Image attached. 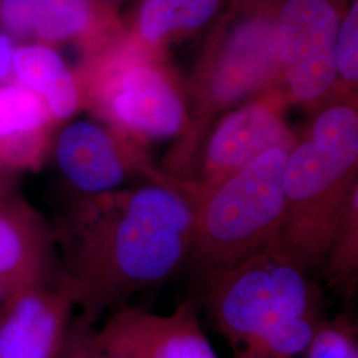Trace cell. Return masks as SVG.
Segmentation results:
<instances>
[{
	"label": "cell",
	"instance_id": "obj_1",
	"mask_svg": "<svg viewBox=\"0 0 358 358\" xmlns=\"http://www.w3.org/2000/svg\"><path fill=\"white\" fill-rule=\"evenodd\" d=\"M195 210L177 178L76 196L53 236L81 315L94 322L178 275L192 254Z\"/></svg>",
	"mask_w": 358,
	"mask_h": 358
},
{
	"label": "cell",
	"instance_id": "obj_2",
	"mask_svg": "<svg viewBox=\"0 0 358 358\" xmlns=\"http://www.w3.org/2000/svg\"><path fill=\"white\" fill-rule=\"evenodd\" d=\"M358 115L336 103L294 142L284 173L282 222L272 247L306 272L322 269L334 230L358 189Z\"/></svg>",
	"mask_w": 358,
	"mask_h": 358
},
{
	"label": "cell",
	"instance_id": "obj_3",
	"mask_svg": "<svg viewBox=\"0 0 358 358\" xmlns=\"http://www.w3.org/2000/svg\"><path fill=\"white\" fill-rule=\"evenodd\" d=\"M288 149H271L195 201L187 263L196 278L231 268L273 243L284 208Z\"/></svg>",
	"mask_w": 358,
	"mask_h": 358
},
{
	"label": "cell",
	"instance_id": "obj_4",
	"mask_svg": "<svg viewBox=\"0 0 358 358\" xmlns=\"http://www.w3.org/2000/svg\"><path fill=\"white\" fill-rule=\"evenodd\" d=\"M199 280L208 313L234 349L275 324L320 312L319 287L272 245Z\"/></svg>",
	"mask_w": 358,
	"mask_h": 358
},
{
	"label": "cell",
	"instance_id": "obj_5",
	"mask_svg": "<svg viewBox=\"0 0 358 358\" xmlns=\"http://www.w3.org/2000/svg\"><path fill=\"white\" fill-rule=\"evenodd\" d=\"M94 106L133 143L176 137L187 125L180 94L152 65H129L108 77L96 93Z\"/></svg>",
	"mask_w": 358,
	"mask_h": 358
},
{
	"label": "cell",
	"instance_id": "obj_6",
	"mask_svg": "<svg viewBox=\"0 0 358 358\" xmlns=\"http://www.w3.org/2000/svg\"><path fill=\"white\" fill-rule=\"evenodd\" d=\"M278 38L287 84L296 100L312 103L332 87L336 77L338 17L328 0H285Z\"/></svg>",
	"mask_w": 358,
	"mask_h": 358
},
{
	"label": "cell",
	"instance_id": "obj_7",
	"mask_svg": "<svg viewBox=\"0 0 358 358\" xmlns=\"http://www.w3.org/2000/svg\"><path fill=\"white\" fill-rule=\"evenodd\" d=\"M115 129L80 120L66 125L55 143V159L76 196H90L124 189L134 173L149 182L174 177L150 166Z\"/></svg>",
	"mask_w": 358,
	"mask_h": 358
},
{
	"label": "cell",
	"instance_id": "obj_8",
	"mask_svg": "<svg viewBox=\"0 0 358 358\" xmlns=\"http://www.w3.org/2000/svg\"><path fill=\"white\" fill-rule=\"evenodd\" d=\"M294 133L282 117L279 100L247 103L226 115L206 146L201 173L186 185L196 201L239 173L271 149L294 148Z\"/></svg>",
	"mask_w": 358,
	"mask_h": 358
},
{
	"label": "cell",
	"instance_id": "obj_9",
	"mask_svg": "<svg viewBox=\"0 0 358 358\" xmlns=\"http://www.w3.org/2000/svg\"><path fill=\"white\" fill-rule=\"evenodd\" d=\"M94 343L118 358H217L192 300L170 315L118 308L96 329Z\"/></svg>",
	"mask_w": 358,
	"mask_h": 358
},
{
	"label": "cell",
	"instance_id": "obj_10",
	"mask_svg": "<svg viewBox=\"0 0 358 358\" xmlns=\"http://www.w3.org/2000/svg\"><path fill=\"white\" fill-rule=\"evenodd\" d=\"M73 307L63 275L15 291L0 308V358H60Z\"/></svg>",
	"mask_w": 358,
	"mask_h": 358
},
{
	"label": "cell",
	"instance_id": "obj_11",
	"mask_svg": "<svg viewBox=\"0 0 358 358\" xmlns=\"http://www.w3.org/2000/svg\"><path fill=\"white\" fill-rule=\"evenodd\" d=\"M279 66L278 28L267 19H251L229 40L207 88V106L223 108L266 88Z\"/></svg>",
	"mask_w": 358,
	"mask_h": 358
},
{
	"label": "cell",
	"instance_id": "obj_12",
	"mask_svg": "<svg viewBox=\"0 0 358 358\" xmlns=\"http://www.w3.org/2000/svg\"><path fill=\"white\" fill-rule=\"evenodd\" d=\"M55 236L31 206L10 196L0 202V282L10 291L62 276L53 268Z\"/></svg>",
	"mask_w": 358,
	"mask_h": 358
},
{
	"label": "cell",
	"instance_id": "obj_13",
	"mask_svg": "<svg viewBox=\"0 0 358 358\" xmlns=\"http://www.w3.org/2000/svg\"><path fill=\"white\" fill-rule=\"evenodd\" d=\"M53 122L35 92L20 84H0V167L10 173L38 169Z\"/></svg>",
	"mask_w": 358,
	"mask_h": 358
},
{
	"label": "cell",
	"instance_id": "obj_14",
	"mask_svg": "<svg viewBox=\"0 0 358 358\" xmlns=\"http://www.w3.org/2000/svg\"><path fill=\"white\" fill-rule=\"evenodd\" d=\"M90 20L81 0H0V27L16 38L66 40L85 32Z\"/></svg>",
	"mask_w": 358,
	"mask_h": 358
},
{
	"label": "cell",
	"instance_id": "obj_15",
	"mask_svg": "<svg viewBox=\"0 0 358 358\" xmlns=\"http://www.w3.org/2000/svg\"><path fill=\"white\" fill-rule=\"evenodd\" d=\"M13 73L20 85L44 101L52 120L64 121L81 105L76 80L62 56L45 45H24L15 50Z\"/></svg>",
	"mask_w": 358,
	"mask_h": 358
},
{
	"label": "cell",
	"instance_id": "obj_16",
	"mask_svg": "<svg viewBox=\"0 0 358 358\" xmlns=\"http://www.w3.org/2000/svg\"><path fill=\"white\" fill-rule=\"evenodd\" d=\"M322 320L312 312L272 325L236 346L235 358H294L307 352Z\"/></svg>",
	"mask_w": 358,
	"mask_h": 358
},
{
	"label": "cell",
	"instance_id": "obj_17",
	"mask_svg": "<svg viewBox=\"0 0 358 358\" xmlns=\"http://www.w3.org/2000/svg\"><path fill=\"white\" fill-rule=\"evenodd\" d=\"M322 271L341 294L350 296L358 278V189L352 194L334 230Z\"/></svg>",
	"mask_w": 358,
	"mask_h": 358
},
{
	"label": "cell",
	"instance_id": "obj_18",
	"mask_svg": "<svg viewBox=\"0 0 358 358\" xmlns=\"http://www.w3.org/2000/svg\"><path fill=\"white\" fill-rule=\"evenodd\" d=\"M306 353L307 358H358L356 325L346 315L321 320Z\"/></svg>",
	"mask_w": 358,
	"mask_h": 358
},
{
	"label": "cell",
	"instance_id": "obj_19",
	"mask_svg": "<svg viewBox=\"0 0 358 358\" xmlns=\"http://www.w3.org/2000/svg\"><path fill=\"white\" fill-rule=\"evenodd\" d=\"M337 73L348 83H356L358 77V4L353 3L345 20L338 26L336 40Z\"/></svg>",
	"mask_w": 358,
	"mask_h": 358
},
{
	"label": "cell",
	"instance_id": "obj_20",
	"mask_svg": "<svg viewBox=\"0 0 358 358\" xmlns=\"http://www.w3.org/2000/svg\"><path fill=\"white\" fill-rule=\"evenodd\" d=\"M185 0H146L140 13V32L148 41H157L174 31V22Z\"/></svg>",
	"mask_w": 358,
	"mask_h": 358
},
{
	"label": "cell",
	"instance_id": "obj_21",
	"mask_svg": "<svg viewBox=\"0 0 358 358\" xmlns=\"http://www.w3.org/2000/svg\"><path fill=\"white\" fill-rule=\"evenodd\" d=\"M93 321L80 315L72 321L60 358H94Z\"/></svg>",
	"mask_w": 358,
	"mask_h": 358
},
{
	"label": "cell",
	"instance_id": "obj_22",
	"mask_svg": "<svg viewBox=\"0 0 358 358\" xmlns=\"http://www.w3.org/2000/svg\"><path fill=\"white\" fill-rule=\"evenodd\" d=\"M219 0H185L174 22V31H187L205 24L215 13Z\"/></svg>",
	"mask_w": 358,
	"mask_h": 358
},
{
	"label": "cell",
	"instance_id": "obj_23",
	"mask_svg": "<svg viewBox=\"0 0 358 358\" xmlns=\"http://www.w3.org/2000/svg\"><path fill=\"white\" fill-rule=\"evenodd\" d=\"M15 48L13 40L0 32V81L6 80L13 71V59Z\"/></svg>",
	"mask_w": 358,
	"mask_h": 358
},
{
	"label": "cell",
	"instance_id": "obj_24",
	"mask_svg": "<svg viewBox=\"0 0 358 358\" xmlns=\"http://www.w3.org/2000/svg\"><path fill=\"white\" fill-rule=\"evenodd\" d=\"M13 185L11 173L0 167V202L13 196Z\"/></svg>",
	"mask_w": 358,
	"mask_h": 358
},
{
	"label": "cell",
	"instance_id": "obj_25",
	"mask_svg": "<svg viewBox=\"0 0 358 358\" xmlns=\"http://www.w3.org/2000/svg\"><path fill=\"white\" fill-rule=\"evenodd\" d=\"M93 346H94V358H118L113 353H110L108 350H103L100 346H97L94 341H93Z\"/></svg>",
	"mask_w": 358,
	"mask_h": 358
},
{
	"label": "cell",
	"instance_id": "obj_26",
	"mask_svg": "<svg viewBox=\"0 0 358 358\" xmlns=\"http://www.w3.org/2000/svg\"><path fill=\"white\" fill-rule=\"evenodd\" d=\"M13 294V291H10L6 285H3V284L0 282V308L4 306V303L8 300V297Z\"/></svg>",
	"mask_w": 358,
	"mask_h": 358
},
{
	"label": "cell",
	"instance_id": "obj_27",
	"mask_svg": "<svg viewBox=\"0 0 358 358\" xmlns=\"http://www.w3.org/2000/svg\"><path fill=\"white\" fill-rule=\"evenodd\" d=\"M110 1H117V0H110Z\"/></svg>",
	"mask_w": 358,
	"mask_h": 358
},
{
	"label": "cell",
	"instance_id": "obj_28",
	"mask_svg": "<svg viewBox=\"0 0 358 358\" xmlns=\"http://www.w3.org/2000/svg\"><path fill=\"white\" fill-rule=\"evenodd\" d=\"M81 1H87V0H81Z\"/></svg>",
	"mask_w": 358,
	"mask_h": 358
}]
</instances>
